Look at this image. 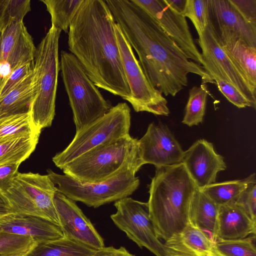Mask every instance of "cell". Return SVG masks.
Masks as SVG:
<instances>
[{
	"mask_svg": "<svg viewBox=\"0 0 256 256\" xmlns=\"http://www.w3.org/2000/svg\"><path fill=\"white\" fill-rule=\"evenodd\" d=\"M197 42L202 54L209 58L228 79L230 83L256 107V88L250 84L241 70L232 60L221 46L210 25L198 34Z\"/></svg>",
	"mask_w": 256,
	"mask_h": 256,
	"instance_id": "17",
	"label": "cell"
},
{
	"mask_svg": "<svg viewBox=\"0 0 256 256\" xmlns=\"http://www.w3.org/2000/svg\"><path fill=\"white\" fill-rule=\"evenodd\" d=\"M236 202L240 204L252 218L256 221V182L248 186Z\"/></svg>",
	"mask_w": 256,
	"mask_h": 256,
	"instance_id": "37",
	"label": "cell"
},
{
	"mask_svg": "<svg viewBox=\"0 0 256 256\" xmlns=\"http://www.w3.org/2000/svg\"><path fill=\"white\" fill-rule=\"evenodd\" d=\"M41 130L34 124L30 113L0 120V141L30 136L40 137Z\"/></svg>",
	"mask_w": 256,
	"mask_h": 256,
	"instance_id": "29",
	"label": "cell"
},
{
	"mask_svg": "<svg viewBox=\"0 0 256 256\" xmlns=\"http://www.w3.org/2000/svg\"><path fill=\"white\" fill-rule=\"evenodd\" d=\"M218 206L201 190L198 189L192 200L189 222L206 232L214 240Z\"/></svg>",
	"mask_w": 256,
	"mask_h": 256,
	"instance_id": "24",
	"label": "cell"
},
{
	"mask_svg": "<svg viewBox=\"0 0 256 256\" xmlns=\"http://www.w3.org/2000/svg\"><path fill=\"white\" fill-rule=\"evenodd\" d=\"M208 0H186L182 15L193 24L198 34H202L208 24Z\"/></svg>",
	"mask_w": 256,
	"mask_h": 256,
	"instance_id": "35",
	"label": "cell"
},
{
	"mask_svg": "<svg viewBox=\"0 0 256 256\" xmlns=\"http://www.w3.org/2000/svg\"><path fill=\"white\" fill-rule=\"evenodd\" d=\"M174 10L182 14L184 10L186 0H164Z\"/></svg>",
	"mask_w": 256,
	"mask_h": 256,
	"instance_id": "42",
	"label": "cell"
},
{
	"mask_svg": "<svg viewBox=\"0 0 256 256\" xmlns=\"http://www.w3.org/2000/svg\"><path fill=\"white\" fill-rule=\"evenodd\" d=\"M208 0V24L215 32H228L256 48V26L246 21L230 0Z\"/></svg>",
	"mask_w": 256,
	"mask_h": 256,
	"instance_id": "18",
	"label": "cell"
},
{
	"mask_svg": "<svg viewBox=\"0 0 256 256\" xmlns=\"http://www.w3.org/2000/svg\"><path fill=\"white\" fill-rule=\"evenodd\" d=\"M39 137L30 136L0 141V166L21 164L34 150Z\"/></svg>",
	"mask_w": 256,
	"mask_h": 256,
	"instance_id": "27",
	"label": "cell"
},
{
	"mask_svg": "<svg viewBox=\"0 0 256 256\" xmlns=\"http://www.w3.org/2000/svg\"><path fill=\"white\" fill-rule=\"evenodd\" d=\"M143 165L141 160L131 162L112 177L94 183H82L51 170H48L47 172L58 192L74 202L97 208L132 194L140 185V180L136 174Z\"/></svg>",
	"mask_w": 256,
	"mask_h": 256,
	"instance_id": "4",
	"label": "cell"
},
{
	"mask_svg": "<svg viewBox=\"0 0 256 256\" xmlns=\"http://www.w3.org/2000/svg\"><path fill=\"white\" fill-rule=\"evenodd\" d=\"M20 164H10L0 166V190L4 194L11 186Z\"/></svg>",
	"mask_w": 256,
	"mask_h": 256,
	"instance_id": "39",
	"label": "cell"
},
{
	"mask_svg": "<svg viewBox=\"0 0 256 256\" xmlns=\"http://www.w3.org/2000/svg\"><path fill=\"white\" fill-rule=\"evenodd\" d=\"M30 10V0H0V31L11 24L23 22Z\"/></svg>",
	"mask_w": 256,
	"mask_h": 256,
	"instance_id": "33",
	"label": "cell"
},
{
	"mask_svg": "<svg viewBox=\"0 0 256 256\" xmlns=\"http://www.w3.org/2000/svg\"><path fill=\"white\" fill-rule=\"evenodd\" d=\"M60 70L72 110L76 132L100 118L112 108L72 54L61 51Z\"/></svg>",
	"mask_w": 256,
	"mask_h": 256,
	"instance_id": "7",
	"label": "cell"
},
{
	"mask_svg": "<svg viewBox=\"0 0 256 256\" xmlns=\"http://www.w3.org/2000/svg\"><path fill=\"white\" fill-rule=\"evenodd\" d=\"M0 230L30 237L38 244L64 236L60 227L48 220L16 213L0 218Z\"/></svg>",
	"mask_w": 256,
	"mask_h": 256,
	"instance_id": "20",
	"label": "cell"
},
{
	"mask_svg": "<svg viewBox=\"0 0 256 256\" xmlns=\"http://www.w3.org/2000/svg\"><path fill=\"white\" fill-rule=\"evenodd\" d=\"M33 70V62L24 63L10 74L0 88V98L13 90Z\"/></svg>",
	"mask_w": 256,
	"mask_h": 256,
	"instance_id": "36",
	"label": "cell"
},
{
	"mask_svg": "<svg viewBox=\"0 0 256 256\" xmlns=\"http://www.w3.org/2000/svg\"><path fill=\"white\" fill-rule=\"evenodd\" d=\"M116 212L110 216L114 224L140 248L156 256H167L164 243L157 237L147 202L126 197L115 202Z\"/></svg>",
	"mask_w": 256,
	"mask_h": 256,
	"instance_id": "11",
	"label": "cell"
},
{
	"mask_svg": "<svg viewBox=\"0 0 256 256\" xmlns=\"http://www.w3.org/2000/svg\"><path fill=\"white\" fill-rule=\"evenodd\" d=\"M116 22L105 0H84L68 32V50L98 88L126 100L130 96L115 33Z\"/></svg>",
	"mask_w": 256,
	"mask_h": 256,
	"instance_id": "2",
	"label": "cell"
},
{
	"mask_svg": "<svg viewBox=\"0 0 256 256\" xmlns=\"http://www.w3.org/2000/svg\"><path fill=\"white\" fill-rule=\"evenodd\" d=\"M96 250L64 236L38 244L26 256H92Z\"/></svg>",
	"mask_w": 256,
	"mask_h": 256,
	"instance_id": "25",
	"label": "cell"
},
{
	"mask_svg": "<svg viewBox=\"0 0 256 256\" xmlns=\"http://www.w3.org/2000/svg\"><path fill=\"white\" fill-rule=\"evenodd\" d=\"M36 48L23 22L0 31V88L18 66L34 62Z\"/></svg>",
	"mask_w": 256,
	"mask_h": 256,
	"instance_id": "14",
	"label": "cell"
},
{
	"mask_svg": "<svg viewBox=\"0 0 256 256\" xmlns=\"http://www.w3.org/2000/svg\"><path fill=\"white\" fill-rule=\"evenodd\" d=\"M130 110L126 102L118 103L104 116L84 127L68 146L52 158L60 169L84 153L130 134Z\"/></svg>",
	"mask_w": 256,
	"mask_h": 256,
	"instance_id": "8",
	"label": "cell"
},
{
	"mask_svg": "<svg viewBox=\"0 0 256 256\" xmlns=\"http://www.w3.org/2000/svg\"><path fill=\"white\" fill-rule=\"evenodd\" d=\"M114 30L130 91V96L127 101L136 112H146L156 115L168 116L170 112L167 100L148 81L133 49L116 24Z\"/></svg>",
	"mask_w": 256,
	"mask_h": 256,
	"instance_id": "10",
	"label": "cell"
},
{
	"mask_svg": "<svg viewBox=\"0 0 256 256\" xmlns=\"http://www.w3.org/2000/svg\"><path fill=\"white\" fill-rule=\"evenodd\" d=\"M158 23L166 34L191 60L203 66L204 60L194 42L186 18L164 0H133Z\"/></svg>",
	"mask_w": 256,
	"mask_h": 256,
	"instance_id": "12",
	"label": "cell"
},
{
	"mask_svg": "<svg viewBox=\"0 0 256 256\" xmlns=\"http://www.w3.org/2000/svg\"><path fill=\"white\" fill-rule=\"evenodd\" d=\"M256 221L237 202L218 206L214 240H234L256 235Z\"/></svg>",
	"mask_w": 256,
	"mask_h": 256,
	"instance_id": "21",
	"label": "cell"
},
{
	"mask_svg": "<svg viewBox=\"0 0 256 256\" xmlns=\"http://www.w3.org/2000/svg\"><path fill=\"white\" fill-rule=\"evenodd\" d=\"M230 0L246 21L256 26V0Z\"/></svg>",
	"mask_w": 256,
	"mask_h": 256,
	"instance_id": "38",
	"label": "cell"
},
{
	"mask_svg": "<svg viewBox=\"0 0 256 256\" xmlns=\"http://www.w3.org/2000/svg\"><path fill=\"white\" fill-rule=\"evenodd\" d=\"M14 213L4 194L0 190V218Z\"/></svg>",
	"mask_w": 256,
	"mask_h": 256,
	"instance_id": "41",
	"label": "cell"
},
{
	"mask_svg": "<svg viewBox=\"0 0 256 256\" xmlns=\"http://www.w3.org/2000/svg\"><path fill=\"white\" fill-rule=\"evenodd\" d=\"M167 256H226L206 232L188 222L180 232L164 243Z\"/></svg>",
	"mask_w": 256,
	"mask_h": 256,
	"instance_id": "19",
	"label": "cell"
},
{
	"mask_svg": "<svg viewBox=\"0 0 256 256\" xmlns=\"http://www.w3.org/2000/svg\"><path fill=\"white\" fill-rule=\"evenodd\" d=\"M54 203L64 236L96 250L104 247L102 238L74 201L57 191Z\"/></svg>",
	"mask_w": 256,
	"mask_h": 256,
	"instance_id": "15",
	"label": "cell"
},
{
	"mask_svg": "<svg viewBox=\"0 0 256 256\" xmlns=\"http://www.w3.org/2000/svg\"><path fill=\"white\" fill-rule=\"evenodd\" d=\"M198 189L182 162L156 168L147 203L160 240L166 241L186 227L191 202Z\"/></svg>",
	"mask_w": 256,
	"mask_h": 256,
	"instance_id": "3",
	"label": "cell"
},
{
	"mask_svg": "<svg viewBox=\"0 0 256 256\" xmlns=\"http://www.w3.org/2000/svg\"><path fill=\"white\" fill-rule=\"evenodd\" d=\"M204 70L210 75L218 90L232 104L238 108L252 107V104L237 90L224 74L213 62L206 56L202 54Z\"/></svg>",
	"mask_w": 256,
	"mask_h": 256,
	"instance_id": "30",
	"label": "cell"
},
{
	"mask_svg": "<svg viewBox=\"0 0 256 256\" xmlns=\"http://www.w3.org/2000/svg\"><path fill=\"white\" fill-rule=\"evenodd\" d=\"M37 244L30 237L0 230V256H26Z\"/></svg>",
	"mask_w": 256,
	"mask_h": 256,
	"instance_id": "32",
	"label": "cell"
},
{
	"mask_svg": "<svg viewBox=\"0 0 256 256\" xmlns=\"http://www.w3.org/2000/svg\"><path fill=\"white\" fill-rule=\"evenodd\" d=\"M182 163L200 190L216 182L218 172L226 168L224 157L204 139L196 140L184 151Z\"/></svg>",
	"mask_w": 256,
	"mask_h": 256,
	"instance_id": "16",
	"label": "cell"
},
{
	"mask_svg": "<svg viewBox=\"0 0 256 256\" xmlns=\"http://www.w3.org/2000/svg\"><path fill=\"white\" fill-rule=\"evenodd\" d=\"M37 94L32 70L13 90L0 98V120L30 113Z\"/></svg>",
	"mask_w": 256,
	"mask_h": 256,
	"instance_id": "23",
	"label": "cell"
},
{
	"mask_svg": "<svg viewBox=\"0 0 256 256\" xmlns=\"http://www.w3.org/2000/svg\"><path fill=\"white\" fill-rule=\"evenodd\" d=\"M256 235L242 238L215 240L217 248L226 256H256Z\"/></svg>",
	"mask_w": 256,
	"mask_h": 256,
	"instance_id": "34",
	"label": "cell"
},
{
	"mask_svg": "<svg viewBox=\"0 0 256 256\" xmlns=\"http://www.w3.org/2000/svg\"><path fill=\"white\" fill-rule=\"evenodd\" d=\"M61 32L51 26L36 48L34 56L33 70L38 94L32 106L30 116L34 126L41 130L51 126L55 116Z\"/></svg>",
	"mask_w": 256,
	"mask_h": 256,
	"instance_id": "5",
	"label": "cell"
},
{
	"mask_svg": "<svg viewBox=\"0 0 256 256\" xmlns=\"http://www.w3.org/2000/svg\"><path fill=\"white\" fill-rule=\"evenodd\" d=\"M92 256H135V255L130 253L123 246L116 248L110 246H104L97 250Z\"/></svg>",
	"mask_w": 256,
	"mask_h": 256,
	"instance_id": "40",
	"label": "cell"
},
{
	"mask_svg": "<svg viewBox=\"0 0 256 256\" xmlns=\"http://www.w3.org/2000/svg\"><path fill=\"white\" fill-rule=\"evenodd\" d=\"M84 0H40L51 17L52 26L68 33L70 26Z\"/></svg>",
	"mask_w": 256,
	"mask_h": 256,
	"instance_id": "28",
	"label": "cell"
},
{
	"mask_svg": "<svg viewBox=\"0 0 256 256\" xmlns=\"http://www.w3.org/2000/svg\"><path fill=\"white\" fill-rule=\"evenodd\" d=\"M57 191L48 174L18 172L4 194L14 213L40 217L60 226L54 203Z\"/></svg>",
	"mask_w": 256,
	"mask_h": 256,
	"instance_id": "9",
	"label": "cell"
},
{
	"mask_svg": "<svg viewBox=\"0 0 256 256\" xmlns=\"http://www.w3.org/2000/svg\"><path fill=\"white\" fill-rule=\"evenodd\" d=\"M138 143L144 164H152L158 168L182 162L184 151L169 128L163 124L150 123Z\"/></svg>",
	"mask_w": 256,
	"mask_h": 256,
	"instance_id": "13",
	"label": "cell"
},
{
	"mask_svg": "<svg viewBox=\"0 0 256 256\" xmlns=\"http://www.w3.org/2000/svg\"><path fill=\"white\" fill-rule=\"evenodd\" d=\"M114 20L137 53L150 84L165 96H174L188 86V75L215 84L202 66L190 60L157 22L133 0H106Z\"/></svg>",
	"mask_w": 256,
	"mask_h": 256,
	"instance_id": "1",
	"label": "cell"
},
{
	"mask_svg": "<svg viewBox=\"0 0 256 256\" xmlns=\"http://www.w3.org/2000/svg\"><path fill=\"white\" fill-rule=\"evenodd\" d=\"M208 93V84L204 82L199 86H194L190 90L182 124L192 126L202 122Z\"/></svg>",
	"mask_w": 256,
	"mask_h": 256,
	"instance_id": "31",
	"label": "cell"
},
{
	"mask_svg": "<svg viewBox=\"0 0 256 256\" xmlns=\"http://www.w3.org/2000/svg\"><path fill=\"white\" fill-rule=\"evenodd\" d=\"M137 160H141L138 140L129 134L84 153L62 170L82 183L98 182L112 177L127 164Z\"/></svg>",
	"mask_w": 256,
	"mask_h": 256,
	"instance_id": "6",
	"label": "cell"
},
{
	"mask_svg": "<svg viewBox=\"0 0 256 256\" xmlns=\"http://www.w3.org/2000/svg\"><path fill=\"white\" fill-rule=\"evenodd\" d=\"M214 32L226 52L256 88V48L227 32Z\"/></svg>",
	"mask_w": 256,
	"mask_h": 256,
	"instance_id": "22",
	"label": "cell"
},
{
	"mask_svg": "<svg viewBox=\"0 0 256 256\" xmlns=\"http://www.w3.org/2000/svg\"><path fill=\"white\" fill-rule=\"evenodd\" d=\"M254 182L256 174L253 173L242 180L215 182L201 190L220 206L236 202L244 191Z\"/></svg>",
	"mask_w": 256,
	"mask_h": 256,
	"instance_id": "26",
	"label": "cell"
}]
</instances>
